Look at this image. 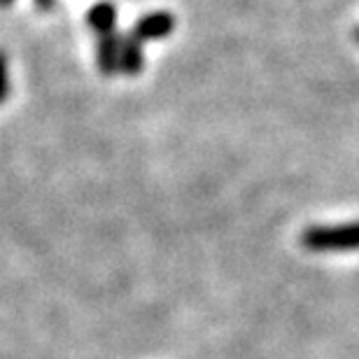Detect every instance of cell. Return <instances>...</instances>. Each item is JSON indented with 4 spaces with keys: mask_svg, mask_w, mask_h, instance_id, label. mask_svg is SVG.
<instances>
[{
    "mask_svg": "<svg viewBox=\"0 0 359 359\" xmlns=\"http://www.w3.org/2000/svg\"><path fill=\"white\" fill-rule=\"evenodd\" d=\"M301 245L308 252H350V250H359V222L339 226H308L301 233Z\"/></svg>",
    "mask_w": 359,
    "mask_h": 359,
    "instance_id": "cell-1",
    "label": "cell"
},
{
    "mask_svg": "<svg viewBox=\"0 0 359 359\" xmlns=\"http://www.w3.org/2000/svg\"><path fill=\"white\" fill-rule=\"evenodd\" d=\"M7 89H10V82H7V61H5V56L0 54V103L5 100Z\"/></svg>",
    "mask_w": 359,
    "mask_h": 359,
    "instance_id": "cell-6",
    "label": "cell"
},
{
    "mask_svg": "<svg viewBox=\"0 0 359 359\" xmlns=\"http://www.w3.org/2000/svg\"><path fill=\"white\" fill-rule=\"evenodd\" d=\"M142 68V47L140 40L133 35L121 38V54H119V70L124 75H138Z\"/></svg>",
    "mask_w": 359,
    "mask_h": 359,
    "instance_id": "cell-4",
    "label": "cell"
},
{
    "mask_svg": "<svg viewBox=\"0 0 359 359\" xmlns=\"http://www.w3.org/2000/svg\"><path fill=\"white\" fill-rule=\"evenodd\" d=\"M87 21L98 35L112 33L114 24H117V7H114L112 3H107V0H103V3L91 7L89 14H87Z\"/></svg>",
    "mask_w": 359,
    "mask_h": 359,
    "instance_id": "cell-5",
    "label": "cell"
},
{
    "mask_svg": "<svg viewBox=\"0 0 359 359\" xmlns=\"http://www.w3.org/2000/svg\"><path fill=\"white\" fill-rule=\"evenodd\" d=\"M35 5H38V10L49 12V10H52V7L56 5V0H35Z\"/></svg>",
    "mask_w": 359,
    "mask_h": 359,
    "instance_id": "cell-7",
    "label": "cell"
},
{
    "mask_svg": "<svg viewBox=\"0 0 359 359\" xmlns=\"http://www.w3.org/2000/svg\"><path fill=\"white\" fill-rule=\"evenodd\" d=\"M98 68L103 70L105 75H114L119 70V54H121V40L117 38V33H105L98 35Z\"/></svg>",
    "mask_w": 359,
    "mask_h": 359,
    "instance_id": "cell-3",
    "label": "cell"
},
{
    "mask_svg": "<svg viewBox=\"0 0 359 359\" xmlns=\"http://www.w3.org/2000/svg\"><path fill=\"white\" fill-rule=\"evenodd\" d=\"M353 35H355V40L359 42V26H357V28H355V31H353Z\"/></svg>",
    "mask_w": 359,
    "mask_h": 359,
    "instance_id": "cell-9",
    "label": "cell"
},
{
    "mask_svg": "<svg viewBox=\"0 0 359 359\" xmlns=\"http://www.w3.org/2000/svg\"><path fill=\"white\" fill-rule=\"evenodd\" d=\"M14 0H0V7H10Z\"/></svg>",
    "mask_w": 359,
    "mask_h": 359,
    "instance_id": "cell-8",
    "label": "cell"
},
{
    "mask_svg": "<svg viewBox=\"0 0 359 359\" xmlns=\"http://www.w3.org/2000/svg\"><path fill=\"white\" fill-rule=\"evenodd\" d=\"M175 28V17L170 12H152V14H145L135 21L133 26V38L135 40H161L166 35L173 33Z\"/></svg>",
    "mask_w": 359,
    "mask_h": 359,
    "instance_id": "cell-2",
    "label": "cell"
}]
</instances>
